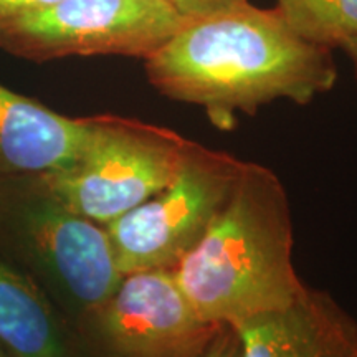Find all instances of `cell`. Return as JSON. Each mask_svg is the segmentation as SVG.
I'll return each mask as SVG.
<instances>
[{
    "instance_id": "52a82bcc",
    "label": "cell",
    "mask_w": 357,
    "mask_h": 357,
    "mask_svg": "<svg viewBox=\"0 0 357 357\" xmlns=\"http://www.w3.org/2000/svg\"><path fill=\"white\" fill-rule=\"evenodd\" d=\"M220 324L192 306L172 270L123 275L75 328L86 357H199Z\"/></svg>"
},
{
    "instance_id": "2e32d148",
    "label": "cell",
    "mask_w": 357,
    "mask_h": 357,
    "mask_svg": "<svg viewBox=\"0 0 357 357\" xmlns=\"http://www.w3.org/2000/svg\"><path fill=\"white\" fill-rule=\"evenodd\" d=\"M0 357H12V356L8 354V352H7L6 349H3L2 346H0Z\"/></svg>"
},
{
    "instance_id": "5bb4252c",
    "label": "cell",
    "mask_w": 357,
    "mask_h": 357,
    "mask_svg": "<svg viewBox=\"0 0 357 357\" xmlns=\"http://www.w3.org/2000/svg\"><path fill=\"white\" fill-rule=\"evenodd\" d=\"M58 0H0V20L50 7Z\"/></svg>"
},
{
    "instance_id": "277c9868",
    "label": "cell",
    "mask_w": 357,
    "mask_h": 357,
    "mask_svg": "<svg viewBox=\"0 0 357 357\" xmlns=\"http://www.w3.org/2000/svg\"><path fill=\"white\" fill-rule=\"evenodd\" d=\"M189 144L172 129L139 119L89 116L86 141L75 162L43 176L71 211L108 225L162 190Z\"/></svg>"
},
{
    "instance_id": "8992f818",
    "label": "cell",
    "mask_w": 357,
    "mask_h": 357,
    "mask_svg": "<svg viewBox=\"0 0 357 357\" xmlns=\"http://www.w3.org/2000/svg\"><path fill=\"white\" fill-rule=\"evenodd\" d=\"M187 22L166 0H58L0 20V47L33 61L98 55L146 60Z\"/></svg>"
},
{
    "instance_id": "3957f363",
    "label": "cell",
    "mask_w": 357,
    "mask_h": 357,
    "mask_svg": "<svg viewBox=\"0 0 357 357\" xmlns=\"http://www.w3.org/2000/svg\"><path fill=\"white\" fill-rule=\"evenodd\" d=\"M0 255L77 328L121 281L105 225L79 215L43 174L0 181Z\"/></svg>"
},
{
    "instance_id": "7a4b0ae2",
    "label": "cell",
    "mask_w": 357,
    "mask_h": 357,
    "mask_svg": "<svg viewBox=\"0 0 357 357\" xmlns=\"http://www.w3.org/2000/svg\"><path fill=\"white\" fill-rule=\"evenodd\" d=\"M293 243L291 212L278 176L243 160L227 202L172 271L204 319L235 326L281 310L305 289L294 270Z\"/></svg>"
},
{
    "instance_id": "6da1fadb",
    "label": "cell",
    "mask_w": 357,
    "mask_h": 357,
    "mask_svg": "<svg viewBox=\"0 0 357 357\" xmlns=\"http://www.w3.org/2000/svg\"><path fill=\"white\" fill-rule=\"evenodd\" d=\"M149 83L169 100L202 108L217 128L278 100L310 105L336 84L333 50L289 29L276 8L243 2L189 20L144 60Z\"/></svg>"
},
{
    "instance_id": "9c48e42d",
    "label": "cell",
    "mask_w": 357,
    "mask_h": 357,
    "mask_svg": "<svg viewBox=\"0 0 357 357\" xmlns=\"http://www.w3.org/2000/svg\"><path fill=\"white\" fill-rule=\"evenodd\" d=\"M88 118H70L0 83V181L63 171L82 153Z\"/></svg>"
},
{
    "instance_id": "30bf717a",
    "label": "cell",
    "mask_w": 357,
    "mask_h": 357,
    "mask_svg": "<svg viewBox=\"0 0 357 357\" xmlns=\"http://www.w3.org/2000/svg\"><path fill=\"white\" fill-rule=\"evenodd\" d=\"M0 346L12 357H86L68 319L29 275L2 255Z\"/></svg>"
},
{
    "instance_id": "ba28073f",
    "label": "cell",
    "mask_w": 357,
    "mask_h": 357,
    "mask_svg": "<svg viewBox=\"0 0 357 357\" xmlns=\"http://www.w3.org/2000/svg\"><path fill=\"white\" fill-rule=\"evenodd\" d=\"M240 357H357V324L326 293L305 287L281 310L234 326Z\"/></svg>"
},
{
    "instance_id": "4fadbf2b",
    "label": "cell",
    "mask_w": 357,
    "mask_h": 357,
    "mask_svg": "<svg viewBox=\"0 0 357 357\" xmlns=\"http://www.w3.org/2000/svg\"><path fill=\"white\" fill-rule=\"evenodd\" d=\"M199 357H240L238 334L231 324H220Z\"/></svg>"
},
{
    "instance_id": "7c38bea8",
    "label": "cell",
    "mask_w": 357,
    "mask_h": 357,
    "mask_svg": "<svg viewBox=\"0 0 357 357\" xmlns=\"http://www.w3.org/2000/svg\"><path fill=\"white\" fill-rule=\"evenodd\" d=\"M182 17L189 20L202 19L213 13L229 10L231 7L240 6L247 0H166Z\"/></svg>"
},
{
    "instance_id": "9a60e30c",
    "label": "cell",
    "mask_w": 357,
    "mask_h": 357,
    "mask_svg": "<svg viewBox=\"0 0 357 357\" xmlns=\"http://www.w3.org/2000/svg\"><path fill=\"white\" fill-rule=\"evenodd\" d=\"M341 50L344 52L347 56H349L351 63H352V66H354V73H356V78H357V38L351 40V42L342 45Z\"/></svg>"
},
{
    "instance_id": "8fae6325",
    "label": "cell",
    "mask_w": 357,
    "mask_h": 357,
    "mask_svg": "<svg viewBox=\"0 0 357 357\" xmlns=\"http://www.w3.org/2000/svg\"><path fill=\"white\" fill-rule=\"evenodd\" d=\"M276 10L298 37L329 50L357 38V0H276Z\"/></svg>"
},
{
    "instance_id": "5b68a950",
    "label": "cell",
    "mask_w": 357,
    "mask_h": 357,
    "mask_svg": "<svg viewBox=\"0 0 357 357\" xmlns=\"http://www.w3.org/2000/svg\"><path fill=\"white\" fill-rule=\"evenodd\" d=\"M243 160L190 141L176 176L106 227L121 275L174 270L229 199Z\"/></svg>"
}]
</instances>
